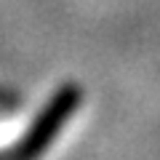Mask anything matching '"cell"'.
<instances>
[{
  "instance_id": "6da1fadb",
  "label": "cell",
  "mask_w": 160,
  "mask_h": 160,
  "mask_svg": "<svg viewBox=\"0 0 160 160\" xmlns=\"http://www.w3.org/2000/svg\"><path fill=\"white\" fill-rule=\"evenodd\" d=\"M80 102H83V91L78 86H72V83L62 86L48 99L46 107L38 112V118L27 128V133L19 139L16 149L11 152V160H38L40 155L56 142V136L67 126V120L72 118V112H78Z\"/></svg>"
},
{
  "instance_id": "7a4b0ae2",
  "label": "cell",
  "mask_w": 160,
  "mask_h": 160,
  "mask_svg": "<svg viewBox=\"0 0 160 160\" xmlns=\"http://www.w3.org/2000/svg\"><path fill=\"white\" fill-rule=\"evenodd\" d=\"M0 104H8V99H3V96H0Z\"/></svg>"
}]
</instances>
